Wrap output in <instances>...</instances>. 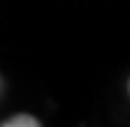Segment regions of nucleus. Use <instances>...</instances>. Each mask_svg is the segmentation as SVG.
I'll return each mask as SVG.
<instances>
[{
	"instance_id": "1",
	"label": "nucleus",
	"mask_w": 130,
	"mask_h": 127,
	"mask_svg": "<svg viewBox=\"0 0 130 127\" xmlns=\"http://www.w3.org/2000/svg\"><path fill=\"white\" fill-rule=\"evenodd\" d=\"M0 125L3 127H40V120L32 115H13V117L3 120Z\"/></svg>"
},
{
	"instance_id": "2",
	"label": "nucleus",
	"mask_w": 130,
	"mask_h": 127,
	"mask_svg": "<svg viewBox=\"0 0 130 127\" xmlns=\"http://www.w3.org/2000/svg\"><path fill=\"white\" fill-rule=\"evenodd\" d=\"M128 87H130V85H128Z\"/></svg>"
}]
</instances>
